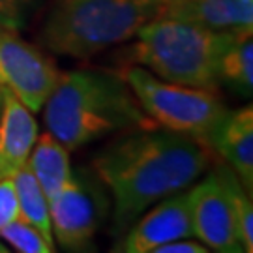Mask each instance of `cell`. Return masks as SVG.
<instances>
[{
  "label": "cell",
  "instance_id": "cell-10",
  "mask_svg": "<svg viewBox=\"0 0 253 253\" xmlns=\"http://www.w3.org/2000/svg\"><path fill=\"white\" fill-rule=\"evenodd\" d=\"M38 135L40 126L34 113L11 92L4 90L0 111V178L13 176L27 165Z\"/></svg>",
  "mask_w": 253,
  "mask_h": 253
},
{
  "label": "cell",
  "instance_id": "cell-5",
  "mask_svg": "<svg viewBox=\"0 0 253 253\" xmlns=\"http://www.w3.org/2000/svg\"><path fill=\"white\" fill-rule=\"evenodd\" d=\"M118 73L154 126L199 139L208 146L229 113L214 90L163 81L135 64H124Z\"/></svg>",
  "mask_w": 253,
  "mask_h": 253
},
{
  "label": "cell",
  "instance_id": "cell-16",
  "mask_svg": "<svg viewBox=\"0 0 253 253\" xmlns=\"http://www.w3.org/2000/svg\"><path fill=\"white\" fill-rule=\"evenodd\" d=\"M0 240L17 253H51L56 250L54 242H51L40 229L21 217L13 219L0 231Z\"/></svg>",
  "mask_w": 253,
  "mask_h": 253
},
{
  "label": "cell",
  "instance_id": "cell-15",
  "mask_svg": "<svg viewBox=\"0 0 253 253\" xmlns=\"http://www.w3.org/2000/svg\"><path fill=\"white\" fill-rule=\"evenodd\" d=\"M13 186L17 193L19 203V217L40 229L43 235L54 242L53 231H51V216H49V199L42 186L38 184L36 176L27 165H23L13 176Z\"/></svg>",
  "mask_w": 253,
  "mask_h": 253
},
{
  "label": "cell",
  "instance_id": "cell-21",
  "mask_svg": "<svg viewBox=\"0 0 253 253\" xmlns=\"http://www.w3.org/2000/svg\"><path fill=\"white\" fill-rule=\"evenodd\" d=\"M2 98H4V88L0 86V111H2Z\"/></svg>",
  "mask_w": 253,
  "mask_h": 253
},
{
  "label": "cell",
  "instance_id": "cell-9",
  "mask_svg": "<svg viewBox=\"0 0 253 253\" xmlns=\"http://www.w3.org/2000/svg\"><path fill=\"white\" fill-rule=\"evenodd\" d=\"M193 236L188 205V191L182 190L145 210L131 225L120 235L113 252L120 253H152L178 238Z\"/></svg>",
  "mask_w": 253,
  "mask_h": 253
},
{
  "label": "cell",
  "instance_id": "cell-14",
  "mask_svg": "<svg viewBox=\"0 0 253 253\" xmlns=\"http://www.w3.org/2000/svg\"><path fill=\"white\" fill-rule=\"evenodd\" d=\"M27 167L36 176L38 184L51 201L62 190V186L72 178L70 150L49 131L38 135L32 152L27 160Z\"/></svg>",
  "mask_w": 253,
  "mask_h": 253
},
{
  "label": "cell",
  "instance_id": "cell-1",
  "mask_svg": "<svg viewBox=\"0 0 253 253\" xmlns=\"http://www.w3.org/2000/svg\"><path fill=\"white\" fill-rule=\"evenodd\" d=\"M212 162L214 150L190 135L156 126L118 133L92 162L113 201V233L120 236L158 201L190 188Z\"/></svg>",
  "mask_w": 253,
  "mask_h": 253
},
{
  "label": "cell",
  "instance_id": "cell-17",
  "mask_svg": "<svg viewBox=\"0 0 253 253\" xmlns=\"http://www.w3.org/2000/svg\"><path fill=\"white\" fill-rule=\"evenodd\" d=\"M229 188H231V201L235 207V223L236 233L244 252H253V205L250 193L246 191L242 182L238 180L235 171L229 172Z\"/></svg>",
  "mask_w": 253,
  "mask_h": 253
},
{
  "label": "cell",
  "instance_id": "cell-2",
  "mask_svg": "<svg viewBox=\"0 0 253 253\" xmlns=\"http://www.w3.org/2000/svg\"><path fill=\"white\" fill-rule=\"evenodd\" d=\"M42 111L47 131L70 152L103 137L154 127L118 72H60Z\"/></svg>",
  "mask_w": 253,
  "mask_h": 253
},
{
  "label": "cell",
  "instance_id": "cell-19",
  "mask_svg": "<svg viewBox=\"0 0 253 253\" xmlns=\"http://www.w3.org/2000/svg\"><path fill=\"white\" fill-rule=\"evenodd\" d=\"M34 0H0V25L11 30H21L27 25Z\"/></svg>",
  "mask_w": 253,
  "mask_h": 253
},
{
  "label": "cell",
  "instance_id": "cell-6",
  "mask_svg": "<svg viewBox=\"0 0 253 253\" xmlns=\"http://www.w3.org/2000/svg\"><path fill=\"white\" fill-rule=\"evenodd\" d=\"M111 212V203L96 182L77 169L62 190L49 201V216L54 242L66 252H88L94 236Z\"/></svg>",
  "mask_w": 253,
  "mask_h": 253
},
{
  "label": "cell",
  "instance_id": "cell-11",
  "mask_svg": "<svg viewBox=\"0 0 253 253\" xmlns=\"http://www.w3.org/2000/svg\"><path fill=\"white\" fill-rule=\"evenodd\" d=\"M163 17H174L216 32L253 28V0H165Z\"/></svg>",
  "mask_w": 253,
  "mask_h": 253
},
{
  "label": "cell",
  "instance_id": "cell-4",
  "mask_svg": "<svg viewBox=\"0 0 253 253\" xmlns=\"http://www.w3.org/2000/svg\"><path fill=\"white\" fill-rule=\"evenodd\" d=\"M165 0H54L43 25L49 51L90 58L126 43L148 21L160 17Z\"/></svg>",
  "mask_w": 253,
  "mask_h": 253
},
{
  "label": "cell",
  "instance_id": "cell-20",
  "mask_svg": "<svg viewBox=\"0 0 253 253\" xmlns=\"http://www.w3.org/2000/svg\"><path fill=\"white\" fill-rule=\"evenodd\" d=\"M207 246L203 244L201 240H193L191 236L188 238H178V240H172L163 246H158L152 253H208Z\"/></svg>",
  "mask_w": 253,
  "mask_h": 253
},
{
  "label": "cell",
  "instance_id": "cell-3",
  "mask_svg": "<svg viewBox=\"0 0 253 253\" xmlns=\"http://www.w3.org/2000/svg\"><path fill=\"white\" fill-rule=\"evenodd\" d=\"M231 32L160 15L137 30L124 56L163 81L216 92L217 62Z\"/></svg>",
  "mask_w": 253,
  "mask_h": 253
},
{
  "label": "cell",
  "instance_id": "cell-12",
  "mask_svg": "<svg viewBox=\"0 0 253 253\" xmlns=\"http://www.w3.org/2000/svg\"><path fill=\"white\" fill-rule=\"evenodd\" d=\"M210 148L235 171L246 191H253V109L229 111L210 139Z\"/></svg>",
  "mask_w": 253,
  "mask_h": 253
},
{
  "label": "cell",
  "instance_id": "cell-18",
  "mask_svg": "<svg viewBox=\"0 0 253 253\" xmlns=\"http://www.w3.org/2000/svg\"><path fill=\"white\" fill-rule=\"evenodd\" d=\"M19 217V203L13 178H0V231ZM9 248L0 240V253H8Z\"/></svg>",
  "mask_w": 253,
  "mask_h": 253
},
{
  "label": "cell",
  "instance_id": "cell-13",
  "mask_svg": "<svg viewBox=\"0 0 253 253\" xmlns=\"http://www.w3.org/2000/svg\"><path fill=\"white\" fill-rule=\"evenodd\" d=\"M217 83L250 100L253 90V28L233 30L217 62Z\"/></svg>",
  "mask_w": 253,
  "mask_h": 253
},
{
  "label": "cell",
  "instance_id": "cell-7",
  "mask_svg": "<svg viewBox=\"0 0 253 253\" xmlns=\"http://www.w3.org/2000/svg\"><path fill=\"white\" fill-rule=\"evenodd\" d=\"M227 163H217L216 169L207 171L188 191V205L193 236L210 252L242 253L244 248L236 233L235 207L231 201Z\"/></svg>",
  "mask_w": 253,
  "mask_h": 253
},
{
  "label": "cell",
  "instance_id": "cell-8",
  "mask_svg": "<svg viewBox=\"0 0 253 253\" xmlns=\"http://www.w3.org/2000/svg\"><path fill=\"white\" fill-rule=\"evenodd\" d=\"M60 70L56 64L17 34L0 25V86L11 92L32 113L42 111Z\"/></svg>",
  "mask_w": 253,
  "mask_h": 253
}]
</instances>
